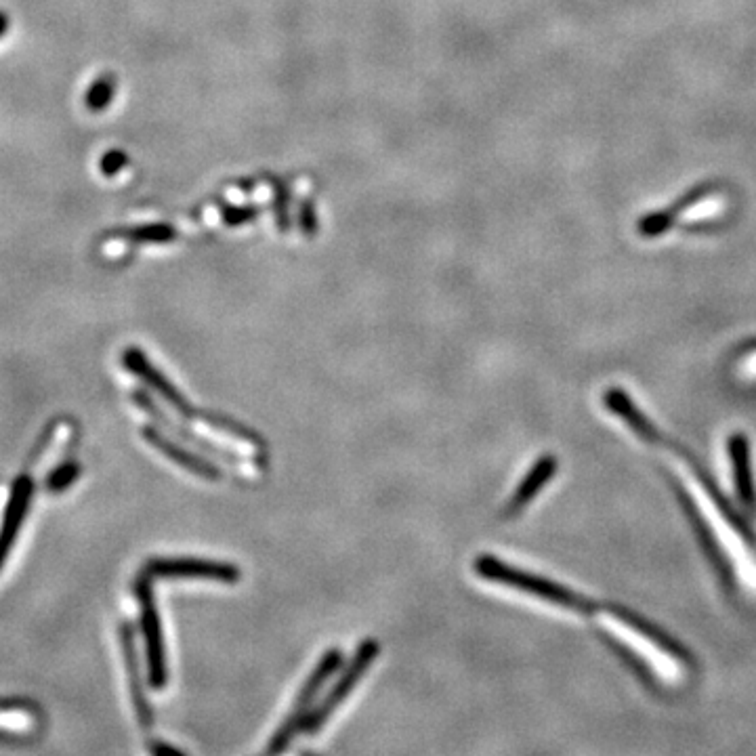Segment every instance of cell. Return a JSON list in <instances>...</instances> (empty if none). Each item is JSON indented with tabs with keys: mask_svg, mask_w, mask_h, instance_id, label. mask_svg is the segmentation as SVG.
<instances>
[{
	"mask_svg": "<svg viewBox=\"0 0 756 756\" xmlns=\"http://www.w3.org/2000/svg\"><path fill=\"white\" fill-rule=\"evenodd\" d=\"M341 666H343V651L339 647L328 649L326 654L320 658V662L315 664V668L311 670V675L307 677V681L301 685L299 696H297V700H294L292 710L288 712V717H284L280 727L273 731L271 740L265 748V754L284 752L294 742V738H297L299 733H303V723L307 719V714L311 712V708L315 706V700H318L320 691L324 689L328 679Z\"/></svg>",
	"mask_w": 756,
	"mask_h": 756,
	"instance_id": "cell-1",
	"label": "cell"
},
{
	"mask_svg": "<svg viewBox=\"0 0 756 756\" xmlns=\"http://www.w3.org/2000/svg\"><path fill=\"white\" fill-rule=\"evenodd\" d=\"M120 645H122V654H124V666H126V679H129V689H131V698L135 704V714L145 731H150L154 727V710L145 698L143 691V681H141V664H139V654H137V643H135V630L129 622H124L120 626Z\"/></svg>",
	"mask_w": 756,
	"mask_h": 756,
	"instance_id": "cell-10",
	"label": "cell"
},
{
	"mask_svg": "<svg viewBox=\"0 0 756 756\" xmlns=\"http://www.w3.org/2000/svg\"><path fill=\"white\" fill-rule=\"evenodd\" d=\"M378 651H381V645H378L376 639L368 637L360 643L351 662L341 672V677L336 679L332 689H328L324 700L315 708H311V712L307 714V719L303 723V733H315L326 725V721L332 717V712L349 698V693L357 687V683L366 675V670L374 664Z\"/></svg>",
	"mask_w": 756,
	"mask_h": 756,
	"instance_id": "cell-4",
	"label": "cell"
},
{
	"mask_svg": "<svg viewBox=\"0 0 756 756\" xmlns=\"http://www.w3.org/2000/svg\"><path fill=\"white\" fill-rule=\"evenodd\" d=\"M557 473V458L546 454L542 458H538L530 473L523 477V481L517 486L515 494L511 496L507 509H504V517H513L517 513H521L528 504L532 502V498H536L540 494V490L546 486V483L551 481V477Z\"/></svg>",
	"mask_w": 756,
	"mask_h": 756,
	"instance_id": "cell-12",
	"label": "cell"
},
{
	"mask_svg": "<svg viewBox=\"0 0 756 756\" xmlns=\"http://www.w3.org/2000/svg\"><path fill=\"white\" fill-rule=\"evenodd\" d=\"M152 580L154 578L143 570L135 580L133 591L139 601V622H141V637H143V649H145L147 681H150L154 689L160 691L168 683V664H166L162 618L158 612Z\"/></svg>",
	"mask_w": 756,
	"mask_h": 756,
	"instance_id": "cell-3",
	"label": "cell"
},
{
	"mask_svg": "<svg viewBox=\"0 0 756 756\" xmlns=\"http://www.w3.org/2000/svg\"><path fill=\"white\" fill-rule=\"evenodd\" d=\"M122 364L133 376H137L145 387H150L154 393H158L162 397V402L166 406H171L179 416L183 418L200 416V412L194 410L192 402H189V399L173 385V381H168L166 374L156 364L147 360V355L139 347L126 349L122 355Z\"/></svg>",
	"mask_w": 756,
	"mask_h": 756,
	"instance_id": "cell-6",
	"label": "cell"
},
{
	"mask_svg": "<svg viewBox=\"0 0 756 756\" xmlns=\"http://www.w3.org/2000/svg\"><path fill=\"white\" fill-rule=\"evenodd\" d=\"M731 454H733V465H735V477H738V486L746 502L750 504L754 494H752V483H750V473H748V448L742 435H735L731 441Z\"/></svg>",
	"mask_w": 756,
	"mask_h": 756,
	"instance_id": "cell-14",
	"label": "cell"
},
{
	"mask_svg": "<svg viewBox=\"0 0 756 756\" xmlns=\"http://www.w3.org/2000/svg\"><path fill=\"white\" fill-rule=\"evenodd\" d=\"M34 490L36 488L30 475H21L13 481L5 515H3V523H0V567L5 565L7 557L11 555L13 546L17 542L21 528H24V521L32 507Z\"/></svg>",
	"mask_w": 756,
	"mask_h": 756,
	"instance_id": "cell-9",
	"label": "cell"
},
{
	"mask_svg": "<svg viewBox=\"0 0 756 756\" xmlns=\"http://www.w3.org/2000/svg\"><path fill=\"white\" fill-rule=\"evenodd\" d=\"M143 570L152 578H187V580H213L223 584L240 582L238 565L213 559L194 557H158L145 563Z\"/></svg>",
	"mask_w": 756,
	"mask_h": 756,
	"instance_id": "cell-5",
	"label": "cell"
},
{
	"mask_svg": "<svg viewBox=\"0 0 756 756\" xmlns=\"http://www.w3.org/2000/svg\"><path fill=\"white\" fill-rule=\"evenodd\" d=\"M198 418H202L206 425H210L213 429L225 433V435L231 437V439H240V441H244V444L255 446V448H265V441L261 439L259 433H255L252 429H248V427L242 425V423H236L234 418L221 416V414H217V412H200Z\"/></svg>",
	"mask_w": 756,
	"mask_h": 756,
	"instance_id": "cell-13",
	"label": "cell"
},
{
	"mask_svg": "<svg viewBox=\"0 0 756 756\" xmlns=\"http://www.w3.org/2000/svg\"><path fill=\"white\" fill-rule=\"evenodd\" d=\"M712 194H714L712 183H700L696 187H691L689 192H685L677 202H672L670 206H666L662 210H654V213L645 215L637 223V231L643 238H660L664 231H668L672 225L677 223V219L685 213V210L704 202Z\"/></svg>",
	"mask_w": 756,
	"mask_h": 756,
	"instance_id": "cell-11",
	"label": "cell"
},
{
	"mask_svg": "<svg viewBox=\"0 0 756 756\" xmlns=\"http://www.w3.org/2000/svg\"><path fill=\"white\" fill-rule=\"evenodd\" d=\"M150 750H152L154 754H177V756H183V754H185L181 748H175V746H171V744H162V742H154V744H150Z\"/></svg>",
	"mask_w": 756,
	"mask_h": 756,
	"instance_id": "cell-17",
	"label": "cell"
},
{
	"mask_svg": "<svg viewBox=\"0 0 756 756\" xmlns=\"http://www.w3.org/2000/svg\"><path fill=\"white\" fill-rule=\"evenodd\" d=\"M141 435H143L147 444L154 446L158 452H162V456H166L168 460H173L175 465H179L181 469L198 475L200 479L219 481L223 477L221 467L215 465V462L210 460L206 454H198L189 446H183L181 441H177L173 435L162 433L158 427H152V425L143 427Z\"/></svg>",
	"mask_w": 756,
	"mask_h": 756,
	"instance_id": "cell-8",
	"label": "cell"
},
{
	"mask_svg": "<svg viewBox=\"0 0 756 756\" xmlns=\"http://www.w3.org/2000/svg\"><path fill=\"white\" fill-rule=\"evenodd\" d=\"M80 475V467L76 465L74 460H66L61 462L59 467H55L49 477H47V490L49 492H63L68 490L72 483L78 479Z\"/></svg>",
	"mask_w": 756,
	"mask_h": 756,
	"instance_id": "cell-15",
	"label": "cell"
},
{
	"mask_svg": "<svg viewBox=\"0 0 756 756\" xmlns=\"http://www.w3.org/2000/svg\"><path fill=\"white\" fill-rule=\"evenodd\" d=\"M17 710L34 712V704L21 698H0V712H17Z\"/></svg>",
	"mask_w": 756,
	"mask_h": 756,
	"instance_id": "cell-16",
	"label": "cell"
},
{
	"mask_svg": "<svg viewBox=\"0 0 756 756\" xmlns=\"http://www.w3.org/2000/svg\"><path fill=\"white\" fill-rule=\"evenodd\" d=\"M475 572L483 580L511 586V588H515V591L534 595L538 599H544V601L561 605V607L580 609V612H588V609H591L584 603V599L578 597L576 593H572L570 588L555 584V582L546 580V578L528 574L523 570H517V567L504 563V561H500V559H496L494 555H488V553H483L475 559Z\"/></svg>",
	"mask_w": 756,
	"mask_h": 756,
	"instance_id": "cell-2",
	"label": "cell"
},
{
	"mask_svg": "<svg viewBox=\"0 0 756 756\" xmlns=\"http://www.w3.org/2000/svg\"><path fill=\"white\" fill-rule=\"evenodd\" d=\"M133 402L137 404L139 410H143L147 416H150L156 425L164 427L168 435H173V437H177V439H183L185 444L194 446L196 450H200V452L206 454V456H215V458L227 462V465H234V467H236V465H244V460H242L238 454H234L231 450L221 448V446L213 444V441H208V439L196 435L194 431H189L185 425H181L179 420H175V418L168 416V414H166V412L154 402V399L150 397V393H145V391L137 389V391L133 393Z\"/></svg>",
	"mask_w": 756,
	"mask_h": 756,
	"instance_id": "cell-7",
	"label": "cell"
}]
</instances>
